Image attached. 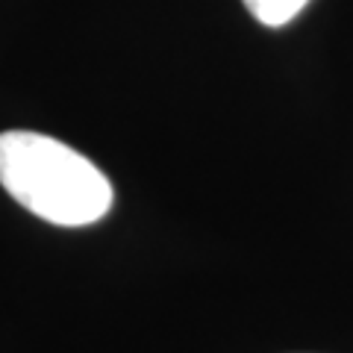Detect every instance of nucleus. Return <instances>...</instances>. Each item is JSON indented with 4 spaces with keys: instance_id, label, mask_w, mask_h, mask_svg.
<instances>
[{
    "instance_id": "nucleus-2",
    "label": "nucleus",
    "mask_w": 353,
    "mask_h": 353,
    "mask_svg": "<svg viewBox=\"0 0 353 353\" xmlns=\"http://www.w3.org/2000/svg\"><path fill=\"white\" fill-rule=\"evenodd\" d=\"M245 9L265 27H285L309 6V0H241Z\"/></svg>"
},
{
    "instance_id": "nucleus-1",
    "label": "nucleus",
    "mask_w": 353,
    "mask_h": 353,
    "mask_svg": "<svg viewBox=\"0 0 353 353\" xmlns=\"http://www.w3.org/2000/svg\"><path fill=\"white\" fill-rule=\"evenodd\" d=\"M0 185L57 227H88L112 209L109 176L59 139L30 130L0 132Z\"/></svg>"
}]
</instances>
